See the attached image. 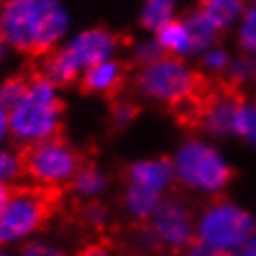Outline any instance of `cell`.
<instances>
[{"mask_svg": "<svg viewBox=\"0 0 256 256\" xmlns=\"http://www.w3.org/2000/svg\"><path fill=\"white\" fill-rule=\"evenodd\" d=\"M67 30V13L60 0H8L0 10V36L30 58L54 50Z\"/></svg>", "mask_w": 256, "mask_h": 256, "instance_id": "1", "label": "cell"}, {"mask_svg": "<svg viewBox=\"0 0 256 256\" xmlns=\"http://www.w3.org/2000/svg\"><path fill=\"white\" fill-rule=\"evenodd\" d=\"M58 186H17L0 208V247L22 244L52 219L60 206Z\"/></svg>", "mask_w": 256, "mask_h": 256, "instance_id": "2", "label": "cell"}, {"mask_svg": "<svg viewBox=\"0 0 256 256\" xmlns=\"http://www.w3.org/2000/svg\"><path fill=\"white\" fill-rule=\"evenodd\" d=\"M64 104L56 95V86L38 70L24 98L10 112V132L20 143H38L60 136Z\"/></svg>", "mask_w": 256, "mask_h": 256, "instance_id": "3", "label": "cell"}, {"mask_svg": "<svg viewBox=\"0 0 256 256\" xmlns=\"http://www.w3.org/2000/svg\"><path fill=\"white\" fill-rule=\"evenodd\" d=\"M119 46V36L104 28H93L78 34L60 50H52L43 56V64L38 69L54 86H69L93 65L110 60Z\"/></svg>", "mask_w": 256, "mask_h": 256, "instance_id": "4", "label": "cell"}, {"mask_svg": "<svg viewBox=\"0 0 256 256\" xmlns=\"http://www.w3.org/2000/svg\"><path fill=\"white\" fill-rule=\"evenodd\" d=\"M206 82L208 78L192 70L176 56H164L136 74V88L141 95L167 104L173 112L190 102Z\"/></svg>", "mask_w": 256, "mask_h": 256, "instance_id": "5", "label": "cell"}, {"mask_svg": "<svg viewBox=\"0 0 256 256\" xmlns=\"http://www.w3.org/2000/svg\"><path fill=\"white\" fill-rule=\"evenodd\" d=\"M254 234V218L230 200L212 202L197 219V242L214 250L240 252Z\"/></svg>", "mask_w": 256, "mask_h": 256, "instance_id": "6", "label": "cell"}, {"mask_svg": "<svg viewBox=\"0 0 256 256\" xmlns=\"http://www.w3.org/2000/svg\"><path fill=\"white\" fill-rule=\"evenodd\" d=\"M17 154L22 173L41 186H58L72 180L78 169L86 164L84 154L60 136L22 145Z\"/></svg>", "mask_w": 256, "mask_h": 256, "instance_id": "7", "label": "cell"}, {"mask_svg": "<svg viewBox=\"0 0 256 256\" xmlns=\"http://www.w3.org/2000/svg\"><path fill=\"white\" fill-rule=\"evenodd\" d=\"M173 166L180 184L200 193L223 192L232 178V169L223 154L198 140L180 147Z\"/></svg>", "mask_w": 256, "mask_h": 256, "instance_id": "8", "label": "cell"}, {"mask_svg": "<svg viewBox=\"0 0 256 256\" xmlns=\"http://www.w3.org/2000/svg\"><path fill=\"white\" fill-rule=\"evenodd\" d=\"M147 224L162 250L188 252L197 242V223L190 206L180 198L162 200Z\"/></svg>", "mask_w": 256, "mask_h": 256, "instance_id": "9", "label": "cell"}, {"mask_svg": "<svg viewBox=\"0 0 256 256\" xmlns=\"http://www.w3.org/2000/svg\"><path fill=\"white\" fill-rule=\"evenodd\" d=\"M126 72L128 67L121 62H114V60L100 62L82 74L80 90L90 95H100L114 100L124 88Z\"/></svg>", "mask_w": 256, "mask_h": 256, "instance_id": "10", "label": "cell"}, {"mask_svg": "<svg viewBox=\"0 0 256 256\" xmlns=\"http://www.w3.org/2000/svg\"><path fill=\"white\" fill-rule=\"evenodd\" d=\"M174 178H176L174 166L166 158L138 162V164H132L126 171L128 184L145 188V190L158 193V195L166 192L167 188L173 184Z\"/></svg>", "mask_w": 256, "mask_h": 256, "instance_id": "11", "label": "cell"}, {"mask_svg": "<svg viewBox=\"0 0 256 256\" xmlns=\"http://www.w3.org/2000/svg\"><path fill=\"white\" fill-rule=\"evenodd\" d=\"M162 195L148 192L145 188L126 184V192L122 195V206L130 218L138 223H147L152 218L158 204L162 202Z\"/></svg>", "mask_w": 256, "mask_h": 256, "instance_id": "12", "label": "cell"}, {"mask_svg": "<svg viewBox=\"0 0 256 256\" xmlns=\"http://www.w3.org/2000/svg\"><path fill=\"white\" fill-rule=\"evenodd\" d=\"M184 24L188 28L190 39H192V52H208L218 43L221 30L206 17L204 13H190L184 19Z\"/></svg>", "mask_w": 256, "mask_h": 256, "instance_id": "13", "label": "cell"}, {"mask_svg": "<svg viewBox=\"0 0 256 256\" xmlns=\"http://www.w3.org/2000/svg\"><path fill=\"white\" fill-rule=\"evenodd\" d=\"M198 12L218 26L219 30L230 28L245 13L244 0H200Z\"/></svg>", "mask_w": 256, "mask_h": 256, "instance_id": "14", "label": "cell"}, {"mask_svg": "<svg viewBox=\"0 0 256 256\" xmlns=\"http://www.w3.org/2000/svg\"><path fill=\"white\" fill-rule=\"evenodd\" d=\"M160 46L166 52H171L173 56H182L192 52V39L188 34V28L184 20H171L164 28L158 30V39Z\"/></svg>", "mask_w": 256, "mask_h": 256, "instance_id": "15", "label": "cell"}, {"mask_svg": "<svg viewBox=\"0 0 256 256\" xmlns=\"http://www.w3.org/2000/svg\"><path fill=\"white\" fill-rule=\"evenodd\" d=\"M108 186V176L93 164H84L72 176V190L82 197H95Z\"/></svg>", "mask_w": 256, "mask_h": 256, "instance_id": "16", "label": "cell"}, {"mask_svg": "<svg viewBox=\"0 0 256 256\" xmlns=\"http://www.w3.org/2000/svg\"><path fill=\"white\" fill-rule=\"evenodd\" d=\"M176 0H147L143 13H141V22L148 30H160L167 22L173 20V12Z\"/></svg>", "mask_w": 256, "mask_h": 256, "instance_id": "17", "label": "cell"}, {"mask_svg": "<svg viewBox=\"0 0 256 256\" xmlns=\"http://www.w3.org/2000/svg\"><path fill=\"white\" fill-rule=\"evenodd\" d=\"M30 82H32V74H19V76L8 78L6 82L0 84V102L12 112L24 98Z\"/></svg>", "mask_w": 256, "mask_h": 256, "instance_id": "18", "label": "cell"}, {"mask_svg": "<svg viewBox=\"0 0 256 256\" xmlns=\"http://www.w3.org/2000/svg\"><path fill=\"white\" fill-rule=\"evenodd\" d=\"M236 134L256 147V100L242 102L236 117Z\"/></svg>", "mask_w": 256, "mask_h": 256, "instance_id": "19", "label": "cell"}, {"mask_svg": "<svg viewBox=\"0 0 256 256\" xmlns=\"http://www.w3.org/2000/svg\"><path fill=\"white\" fill-rule=\"evenodd\" d=\"M238 41L245 54L256 56V4L245 10L242 15L238 28Z\"/></svg>", "mask_w": 256, "mask_h": 256, "instance_id": "20", "label": "cell"}, {"mask_svg": "<svg viewBox=\"0 0 256 256\" xmlns=\"http://www.w3.org/2000/svg\"><path fill=\"white\" fill-rule=\"evenodd\" d=\"M226 72H228L232 86H244V84L256 82V56L244 54L242 58L230 62V67Z\"/></svg>", "mask_w": 256, "mask_h": 256, "instance_id": "21", "label": "cell"}, {"mask_svg": "<svg viewBox=\"0 0 256 256\" xmlns=\"http://www.w3.org/2000/svg\"><path fill=\"white\" fill-rule=\"evenodd\" d=\"M140 114V106L130 100H121V98H114L112 110H110V124L112 130H124L126 126L132 124L136 117Z\"/></svg>", "mask_w": 256, "mask_h": 256, "instance_id": "22", "label": "cell"}, {"mask_svg": "<svg viewBox=\"0 0 256 256\" xmlns=\"http://www.w3.org/2000/svg\"><path fill=\"white\" fill-rule=\"evenodd\" d=\"M19 256H69L60 245L52 244L48 240H28L20 250Z\"/></svg>", "mask_w": 256, "mask_h": 256, "instance_id": "23", "label": "cell"}, {"mask_svg": "<svg viewBox=\"0 0 256 256\" xmlns=\"http://www.w3.org/2000/svg\"><path fill=\"white\" fill-rule=\"evenodd\" d=\"M82 221L88 224V226L95 228V230H102V228H106V224H108V221H110V214L104 204L91 202V204L84 206Z\"/></svg>", "mask_w": 256, "mask_h": 256, "instance_id": "24", "label": "cell"}, {"mask_svg": "<svg viewBox=\"0 0 256 256\" xmlns=\"http://www.w3.org/2000/svg\"><path fill=\"white\" fill-rule=\"evenodd\" d=\"M164 56H166V50L162 48L158 41H143V43H140V45L136 46V52H134L136 64L141 65V67L154 64V62H158Z\"/></svg>", "mask_w": 256, "mask_h": 256, "instance_id": "25", "label": "cell"}, {"mask_svg": "<svg viewBox=\"0 0 256 256\" xmlns=\"http://www.w3.org/2000/svg\"><path fill=\"white\" fill-rule=\"evenodd\" d=\"M22 166H20L19 154H10L0 150V182L13 180L22 176Z\"/></svg>", "mask_w": 256, "mask_h": 256, "instance_id": "26", "label": "cell"}, {"mask_svg": "<svg viewBox=\"0 0 256 256\" xmlns=\"http://www.w3.org/2000/svg\"><path fill=\"white\" fill-rule=\"evenodd\" d=\"M204 67L210 72H224V70H228L230 67V58H228V54L221 48H210V50L206 52L204 56Z\"/></svg>", "mask_w": 256, "mask_h": 256, "instance_id": "27", "label": "cell"}, {"mask_svg": "<svg viewBox=\"0 0 256 256\" xmlns=\"http://www.w3.org/2000/svg\"><path fill=\"white\" fill-rule=\"evenodd\" d=\"M76 256H122L121 250L110 242H91L78 250Z\"/></svg>", "mask_w": 256, "mask_h": 256, "instance_id": "28", "label": "cell"}, {"mask_svg": "<svg viewBox=\"0 0 256 256\" xmlns=\"http://www.w3.org/2000/svg\"><path fill=\"white\" fill-rule=\"evenodd\" d=\"M188 254L190 256H238V252H226V250H214L210 247H206V245L195 244L192 245V249L188 250Z\"/></svg>", "mask_w": 256, "mask_h": 256, "instance_id": "29", "label": "cell"}, {"mask_svg": "<svg viewBox=\"0 0 256 256\" xmlns=\"http://www.w3.org/2000/svg\"><path fill=\"white\" fill-rule=\"evenodd\" d=\"M10 132V110L0 102V141Z\"/></svg>", "mask_w": 256, "mask_h": 256, "instance_id": "30", "label": "cell"}, {"mask_svg": "<svg viewBox=\"0 0 256 256\" xmlns=\"http://www.w3.org/2000/svg\"><path fill=\"white\" fill-rule=\"evenodd\" d=\"M238 256H256V234L250 238L249 242H247L242 249H240Z\"/></svg>", "mask_w": 256, "mask_h": 256, "instance_id": "31", "label": "cell"}, {"mask_svg": "<svg viewBox=\"0 0 256 256\" xmlns=\"http://www.w3.org/2000/svg\"><path fill=\"white\" fill-rule=\"evenodd\" d=\"M10 192H12V188L6 186V182H0V208L4 206V202L8 200L10 197Z\"/></svg>", "mask_w": 256, "mask_h": 256, "instance_id": "32", "label": "cell"}, {"mask_svg": "<svg viewBox=\"0 0 256 256\" xmlns=\"http://www.w3.org/2000/svg\"><path fill=\"white\" fill-rule=\"evenodd\" d=\"M0 256H19V254L12 252V250L8 249V247H0Z\"/></svg>", "mask_w": 256, "mask_h": 256, "instance_id": "33", "label": "cell"}, {"mask_svg": "<svg viewBox=\"0 0 256 256\" xmlns=\"http://www.w3.org/2000/svg\"><path fill=\"white\" fill-rule=\"evenodd\" d=\"M2 56H4V38L0 36V62H2Z\"/></svg>", "mask_w": 256, "mask_h": 256, "instance_id": "34", "label": "cell"}, {"mask_svg": "<svg viewBox=\"0 0 256 256\" xmlns=\"http://www.w3.org/2000/svg\"><path fill=\"white\" fill-rule=\"evenodd\" d=\"M171 256H190V254H188V252L186 254H184V252H176V254H171Z\"/></svg>", "mask_w": 256, "mask_h": 256, "instance_id": "35", "label": "cell"}]
</instances>
